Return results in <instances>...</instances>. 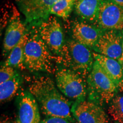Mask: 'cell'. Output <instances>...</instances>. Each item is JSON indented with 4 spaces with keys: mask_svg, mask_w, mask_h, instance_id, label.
Segmentation results:
<instances>
[{
    "mask_svg": "<svg viewBox=\"0 0 123 123\" xmlns=\"http://www.w3.org/2000/svg\"><path fill=\"white\" fill-rule=\"evenodd\" d=\"M119 30H105L93 49L95 53L120 61L122 55L123 33Z\"/></svg>",
    "mask_w": 123,
    "mask_h": 123,
    "instance_id": "30bf717a",
    "label": "cell"
},
{
    "mask_svg": "<svg viewBox=\"0 0 123 123\" xmlns=\"http://www.w3.org/2000/svg\"><path fill=\"white\" fill-rule=\"evenodd\" d=\"M92 54L95 61L99 63L117 88L123 87V68L119 61L97 53Z\"/></svg>",
    "mask_w": 123,
    "mask_h": 123,
    "instance_id": "5bb4252c",
    "label": "cell"
},
{
    "mask_svg": "<svg viewBox=\"0 0 123 123\" xmlns=\"http://www.w3.org/2000/svg\"><path fill=\"white\" fill-rule=\"evenodd\" d=\"M41 123H72L71 121L64 118L58 117H49L41 121Z\"/></svg>",
    "mask_w": 123,
    "mask_h": 123,
    "instance_id": "44dd1931",
    "label": "cell"
},
{
    "mask_svg": "<svg viewBox=\"0 0 123 123\" xmlns=\"http://www.w3.org/2000/svg\"><path fill=\"white\" fill-rule=\"evenodd\" d=\"M21 80V77L17 74L13 79L0 84V100L1 102L10 100L16 95L22 83Z\"/></svg>",
    "mask_w": 123,
    "mask_h": 123,
    "instance_id": "e0dca14e",
    "label": "cell"
},
{
    "mask_svg": "<svg viewBox=\"0 0 123 123\" xmlns=\"http://www.w3.org/2000/svg\"><path fill=\"white\" fill-rule=\"evenodd\" d=\"M37 27L40 37L50 51L59 54L64 43L63 32L57 18L50 15Z\"/></svg>",
    "mask_w": 123,
    "mask_h": 123,
    "instance_id": "ba28073f",
    "label": "cell"
},
{
    "mask_svg": "<svg viewBox=\"0 0 123 123\" xmlns=\"http://www.w3.org/2000/svg\"><path fill=\"white\" fill-rule=\"evenodd\" d=\"M29 90L37 101L44 115L73 121L71 114V103L59 91L50 78L34 77L30 80Z\"/></svg>",
    "mask_w": 123,
    "mask_h": 123,
    "instance_id": "6da1fadb",
    "label": "cell"
},
{
    "mask_svg": "<svg viewBox=\"0 0 123 123\" xmlns=\"http://www.w3.org/2000/svg\"><path fill=\"white\" fill-rule=\"evenodd\" d=\"M95 23L105 31H123V8L111 0H103Z\"/></svg>",
    "mask_w": 123,
    "mask_h": 123,
    "instance_id": "52a82bcc",
    "label": "cell"
},
{
    "mask_svg": "<svg viewBox=\"0 0 123 123\" xmlns=\"http://www.w3.org/2000/svg\"><path fill=\"white\" fill-rule=\"evenodd\" d=\"M57 59L66 68L74 71L83 78L90 74L95 62L88 47L75 40H70L63 44Z\"/></svg>",
    "mask_w": 123,
    "mask_h": 123,
    "instance_id": "7a4b0ae2",
    "label": "cell"
},
{
    "mask_svg": "<svg viewBox=\"0 0 123 123\" xmlns=\"http://www.w3.org/2000/svg\"><path fill=\"white\" fill-rule=\"evenodd\" d=\"M59 0H15L18 7L31 26H38L49 18L50 10Z\"/></svg>",
    "mask_w": 123,
    "mask_h": 123,
    "instance_id": "8992f818",
    "label": "cell"
},
{
    "mask_svg": "<svg viewBox=\"0 0 123 123\" xmlns=\"http://www.w3.org/2000/svg\"><path fill=\"white\" fill-rule=\"evenodd\" d=\"M31 27L25 49V66L31 71L52 73L53 56L50 51L40 37L37 26Z\"/></svg>",
    "mask_w": 123,
    "mask_h": 123,
    "instance_id": "3957f363",
    "label": "cell"
},
{
    "mask_svg": "<svg viewBox=\"0 0 123 123\" xmlns=\"http://www.w3.org/2000/svg\"><path fill=\"white\" fill-rule=\"evenodd\" d=\"M119 62L120 63V64H121V66H122L123 68V51H122V55H121V58H120V59Z\"/></svg>",
    "mask_w": 123,
    "mask_h": 123,
    "instance_id": "cb8c5ba5",
    "label": "cell"
},
{
    "mask_svg": "<svg viewBox=\"0 0 123 123\" xmlns=\"http://www.w3.org/2000/svg\"><path fill=\"white\" fill-rule=\"evenodd\" d=\"M103 0H77L75 10L79 17L89 22H95Z\"/></svg>",
    "mask_w": 123,
    "mask_h": 123,
    "instance_id": "9a60e30c",
    "label": "cell"
},
{
    "mask_svg": "<svg viewBox=\"0 0 123 123\" xmlns=\"http://www.w3.org/2000/svg\"><path fill=\"white\" fill-rule=\"evenodd\" d=\"M77 0H59L54 4L50 10V14L66 19L75 7Z\"/></svg>",
    "mask_w": 123,
    "mask_h": 123,
    "instance_id": "ac0fdd59",
    "label": "cell"
},
{
    "mask_svg": "<svg viewBox=\"0 0 123 123\" xmlns=\"http://www.w3.org/2000/svg\"><path fill=\"white\" fill-rule=\"evenodd\" d=\"M87 84L89 98L97 104L111 102L116 95L117 89L115 83L96 61L87 76Z\"/></svg>",
    "mask_w": 123,
    "mask_h": 123,
    "instance_id": "277c9868",
    "label": "cell"
},
{
    "mask_svg": "<svg viewBox=\"0 0 123 123\" xmlns=\"http://www.w3.org/2000/svg\"><path fill=\"white\" fill-rule=\"evenodd\" d=\"M108 112L114 120L123 123V95H115L111 101Z\"/></svg>",
    "mask_w": 123,
    "mask_h": 123,
    "instance_id": "d6986e66",
    "label": "cell"
},
{
    "mask_svg": "<svg viewBox=\"0 0 123 123\" xmlns=\"http://www.w3.org/2000/svg\"><path fill=\"white\" fill-rule=\"evenodd\" d=\"M18 119L21 123H41L38 102L29 91H22L18 99Z\"/></svg>",
    "mask_w": 123,
    "mask_h": 123,
    "instance_id": "8fae6325",
    "label": "cell"
},
{
    "mask_svg": "<svg viewBox=\"0 0 123 123\" xmlns=\"http://www.w3.org/2000/svg\"><path fill=\"white\" fill-rule=\"evenodd\" d=\"M56 86L64 96L76 101L83 100L87 93L84 78L68 68H62L55 75Z\"/></svg>",
    "mask_w": 123,
    "mask_h": 123,
    "instance_id": "5b68a950",
    "label": "cell"
},
{
    "mask_svg": "<svg viewBox=\"0 0 123 123\" xmlns=\"http://www.w3.org/2000/svg\"><path fill=\"white\" fill-rule=\"evenodd\" d=\"M71 113L78 123H109L104 110L92 101H76L71 108Z\"/></svg>",
    "mask_w": 123,
    "mask_h": 123,
    "instance_id": "9c48e42d",
    "label": "cell"
},
{
    "mask_svg": "<svg viewBox=\"0 0 123 123\" xmlns=\"http://www.w3.org/2000/svg\"><path fill=\"white\" fill-rule=\"evenodd\" d=\"M1 123H21L19 119L17 120H10V119H4L2 120Z\"/></svg>",
    "mask_w": 123,
    "mask_h": 123,
    "instance_id": "7402d4cb",
    "label": "cell"
},
{
    "mask_svg": "<svg viewBox=\"0 0 123 123\" xmlns=\"http://www.w3.org/2000/svg\"><path fill=\"white\" fill-rule=\"evenodd\" d=\"M27 32L26 26L18 17L12 18L6 30L3 43V54L10 53Z\"/></svg>",
    "mask_w": 123,
    "mask_h": 123,
    "instance_id": "4fadbf2b",
    "label": "cell"
},
{
    "mask_svg": "<svg viewBox=\"0 0 123 123\" xmlns=\"http://www.w3.org/2000/svg\"><path fill=\"white\" fill-rule=\"evenodd\" d=\"M105 31L96 25L82 21H75L72 26L74 40L88 47L93 49L101 35Z\"/></svg>",
    "mask_w": 123,
    "mask_h": 123,
    "instance_id": "7c38bea8",
    "label": "cell"
},
{
    "mask_svg": "<svg viewBox=\"0 0 123 123\" xmlns=\"http://www.w3.org/2000/svg\"><path fill=\"white\" fill-rule=\"evenodd\" d=\"M17 74L16 71L13 67L2 66L0 70V84L13 79Z\"/></svg>",
    "mask_w": 123,
    "mask_h": 123,
    "instance_id": "ffe728a7",
    "label": "cell"
},
{
    "mask_svg": "<svg viewBox=\"0 0 123 123\" xmlns=\"http://www.w3.org/2000/svg\"><path fill=\"white\" fill-rule=\"evenodd\" d=\"M111 1L123 8V0H111Z\"/></svg>",
    "mask_w": 123,
    "mask_h": 123,
    "instance_id": "603a6c76",
    "label": "cell"
},
{
    "mask_svg": "<svg viewBox=\"0 0 123 123\" xmlns=\"http://www.w3.org/2000/svg\"><path fill=\"white\" fill-rule=\"evenodd\" d=\"M29 37V30H27L20 42L15 46L9 54L6 60L3 65L13 67L22 68L24 64L25 49Z\"/></svg>",
    "mask_w": 123,
    "mask_h": 123,
    "instance_id": "2e32d148",
    "label": "cell"
}]
</instances>
